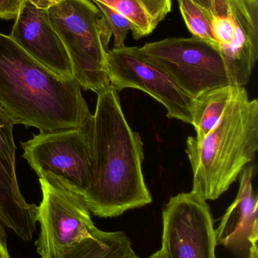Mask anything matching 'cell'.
Masks as SVG:
<instances>
[{"label": "cell", "instance_id": "obj_1", "mask_svg": "<svg viewBox=\"0 0 258 258\" xmlns=\"http://www.w3.org/2000/svg\"><path fill=\"white\" fill-rule=\"evenodd\" d=\"M85 128L92 178L83 197L91 213L115 218L151 203L142 171L143 142L127 122L118 92L112 85L97 94L95 113Z\"/></svg>", "mask_w": 258, "mask_h": 258}, {"label": "cell", "instance_id": "obj_2", "mask_svg": "<svg viewBox=\"0 0 258 258\" xmlns=\"http://www.w3.org/2000/svg\"><path fill=\"white\" fill-rule=\"evenodd\" d=\"M0 104L15 125L40 133L82 128L92 117L75 78H62L0 33Z\"/></svg>", "mask_w": 258, "mask_h": 258}, {"label": "cell", "instance_id": "obj_3", "mask_svg": "<svg viewBox=\"0 0 258 258\" xmlns=\"http://www.w3.org/2000/svg\"><path fill=\"white\" fill-rule=\"evenodd\" d=\"M257 150L258 101L238 86L215 126L201 139L187 138L191 192L205 201L218 200L252 163Z\"/></svg>", "mask_w": 258, "mask_h": 258}, {"label": "cell", "instance_id": "obj_4", "mask_svg": "<svg viewBox=\"0 0 258 258\" xmlns=\"http://www.w3.org/2000/svg\"><path fill=\"white\" fill-rule=\"evenodd\" d=\"M189 31L221 52L233 86L245 87L258 59V0H177Z\"/></svg>", "mask_w": 258, "mask_h": 258}, {"label": "cell", "instance_id": "obj_5", "mask_svg": "<svg viewBox=\"0 0 258 258\" xmlns=\"http://www.w3.org/2000/svg\"><path fill=\"white\" fill-rule=\"evenodd\" d=\"M48 14L82 89L98 94L109 88L106 57L112 32L96 5L91 0H48Z\"/></svg>", "mask_w": 258, "mask_h": 258}, {"label": "cell", "instance_id": "obj_6", "mask_svg": "<svg viewBox=\"0 0 258 258\" xmlns=\"http://www.w3.org/2000/svg\"><path fill=\"white\" fill-rule=\"evenodd\" d=\"M139 49L193 99L212 89L233 86L221 52L199 38H167Z\"/></svg>", "mask_w": 258, "mask_h": 258}, {"label": "cell", "instance_id": "obj_7", "mask_svg": "<svg viewBox=\"0 0 258 258\" xmlns=\"http://www.w3.org/2000/svg\"><path fill=\"white\" fill-rule=\"evenodd\" d=\"M85 125L39 132L21 144L23 158L39 178L56 180L83 196L92 178V155Z\"/></svg>", "mask_w": 258, "mask_h": 258}, {"label": "cell", "instance_id": "obj_8", "mask_svg": "<svg viewBox=\"0 0 258 258\" xmlns=\"http://www.w3.org/2000/svg\"><path fill=\"white\" fill-rule=\"evenodd\" d=\"M39 181L42 201L38 206L40 231L36 251L42 258H59L70 247L93 236L98 228L83 195L56 180Z\"/></svg>", "mask_w": 258, "mask_h": 258}, {"label": "cell", "instance_id": "obj_9", "mask_svg": "<svg viewBox=\"0 0 258 258\" xmlns=\"http://www.w3.org/2000/svg\"><path fill=\"white\" fill-rule=\"evenodd\" d=\"M106 60L111 85L118 92L126 89L142 91L165 107L169 119L192 124L193 98L139 47L109 49Z\"/></svg>", "mask_w": 258, "mask_h": 258}, {"label": "cell", "instance_id": "obj_10", "mask_svg": "<svg viewBox=\"0 0 258 258\" xmlns=\"http://www.w3.org/2000/svg\"><path fill=\"white\" fill-rule=\"evenodd\" d=\"M160 251L165 258H216L213 217L207 201L193 192L171 197L162 212Z\"/></svg>", "mask_w": 258, "mask_h": 258}, {"label": "cell", "instance_id": "obj_11", "mask_svg": "<svg viewBox=\"0 0 258 258\" xmlns=\"http://www.w3.org/2000/svg\"><path fill=\"white\" fill-rule=\"evenodd\" d=\"M48 0H25L9 35L22 49L62 78H74L71 58L53 28Z\"/></svg>", "mask_w": 258, "mask_h": 258}, {"label": "cell", "instance_id": "obj_12", "mask_svg": "<svg viewBox=\"0 0 258 258\" xmlns=\"http://www.w3.org/2000/svg\"><path fill=\"white\" fill-rule=\"evenodd\" d=\"M15 124L0 104V224L25 242L33 239L38 206L23 197L15 168Z\"/></svg>", "mask_w": 258, "mask_h": 258}, {"label": "cell", "instance_id": "obj_13", "mask_svg": "<svg viewBox=\"0 0 258 258\" xmlns=\"http://www.w3.org/2000/svg\"><path fill=\"white\" fill-rule=\"evenodd\" d=\"M256 171L254 163L244 168L237 196L215 230L217 245L242 258H257V196L253 186Z\"/></svg>", "mask_w": 258, "mask_h": 258}, {"label": "cell", "instance_id": "obj_14", "mask_svg": "<svg viewBox=\"0 0 258 258\" xmlns=\"http://www.w3.org/2000/svg\"><path fill=\"white\" fill-rule=\"evenodd\" d=\"M136 255L124 232L98 230L63 251L59 258H130Z\"/></svg>", "mask_w": 258, "mask_h": 258}, {"label": "cell", "instance_id": "obj_15", "mask_svg": "<svg viewBox=\"0 0 258 258\" xmlns=\"http://www.w3.org/2000/svg\"><path fill=\"white\" fill-rule=\"evenodd\" d=\"M238 86H227L208 91L194 98L192 124L197 139L204 138L221 119Z\"/></svg>", "mask_w": 258, "mask_h": 258}, {"label": "cell", "instance_id": "obj_16", "mask_svg": "<svg viewBox=\"0 0 258 258\" xmlns=\"http://www.w3.org/2000/svg\"><path fill=\"white\" fill-rule=\"evenodd\" d=\"M106 5L127 18L133 26V38L136 40L151 34L158 24L147 11L142 0H91Z\"/></svg>", "mask_w": 258, "mask_h": 258}, {"label": "cell", "instance_id": "obj_17", "mask_svg": "<svg viewBox=\"0 0 258 258\" xmlns=\"http://www.w3.org/2000/svg\"><path fill=\"white\" fill-rule=\"evenodd\" d=\"M94 3V2H93ZM101 11L109 24L113 36V48H121L126 46L125 40L129 31L133 30L130 21L118 12L101 3H94Z\"/></svg>", "mask_w": 258, "mask_h": 258}, {"label": "cell", "instance_id": "obj_18", "mask_svg": "<svg viewBox=\"0 0 258 258\" xmlns=\"http://www.w3.org/2000/svg\"><path fill=\"white\" fill-rule=\"evenodd\" d=\"M151 18L158 24L171 10V0H142Z\"/></svg>", "mask_w": 258, "mask_h": 258}, {"label": "cell", "instance_id": "obj_19", "mask_svg": "<svg viewBox=\"0 0 258 258\" xmlns=\"http://www.w3.org/2000/svg\"><path fill=\"white\" fill-rule=\"evenodd\" d=\"M25 0H0V19H16Z\"/></svg>", "mask_w": 258, "mask_h": 258}, {"label": "cell", "instance_id": "obj_20", "mask_svg": "<svg viewBox=\"0 0 258 258\" xmlns=\"http://www.w3.org/2000/svg\"><path fill=\"white\" fill-rule=\"evenodd\" d=\"M7 233L4 226L0 224V258H12L8 248Z\"/></svg>", "mask_w": 258, "mask_h": 258}, {"label": "cell", "instance_id": "obj_21", "mask_svg": "<svg viewBox=\"0 0 258 258\" xmlns=\"http://www.w3.org/2000/svg\"><path fill=\"white\" fill-rule=\"evenodd\" d=\"M148 258H165L164 257L163 254H162V251H158L154 252V254H151L149 257Z\"/></svg>", "mask_w": 258, "mask_h": 258}, {"label": "cell", "instance_id": "obj_22", "mask_svg": "<svg viewBox=\"0 0 258 258\" xmlns=\"http://www.w3.org/2000/svg\"><path fill=\"white\" fill-rule=\"evenodd\" d=\"M130 258H139V257H138V256L136 255H136L133 256V257H130Z\"/></svg>", "mask_w": 258, "mask_h": 258}]
</instances>
